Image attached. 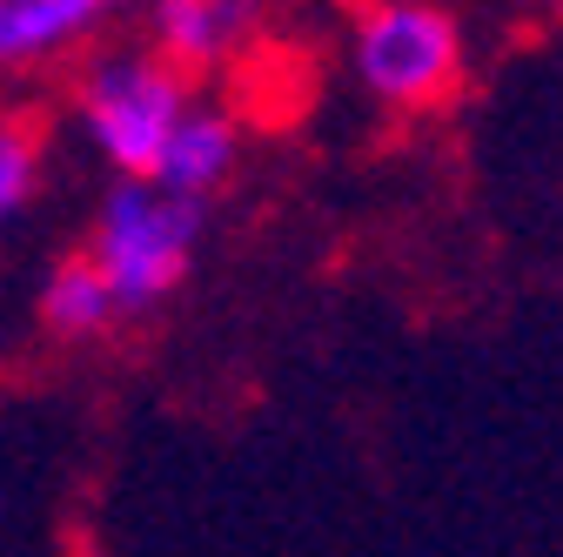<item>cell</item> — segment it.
Returning <instances> with one entry per match:
<instances>
[{
    "instance_id": "52a82bcc",
    "label": "cell",
    "mask_w": 563,
    "mask_h": 557,
    "mask_svg": "<svg viewBox=\"0 0 563 557\" xmlns=\"http://www.w3.org/2000/svg\"><path fill=\"white\" fill-rule=\"evenodd\" d=\"M128 323V309L114 303V290L101 283V269L75 249L67 262H54V275L41 283V329L67 350H88V342L114 336Z\"/></svg>"
},
{
    "instance_id": "3957f363",
    "label": "cell",
    "mask_w": 563,
    "mask_h": 557,
    "mask_svg": "<svg viewBox=\"0 0 563 557\" xmlns=\"http://www.w3.org/2000/svg\"><path fill=\"white\" fill-rule=\"evenodd\" d=\"M349 75L383 114H437L470 75V28L450 0H363Z\"/></svg>"
},
{
    "instance_id": "8992f818",
    "label": "cell",
    "mask_w": 563,
    "mask_h": 557,
    "mask_svg": "<svg viewBox=\"0 0 563 557\" xmlns=\"http://www.w3.org/2000/svg\"><path fill=\"white\" fill-rule=\"evenodd\" d=\"M235 168H242V121H235V108L216 101V95H195L188 114L168 134L162 162H155V182L208 201V195H222L235 182Z\"/></svg>"
},
{
    "instance_id": "5b68a950",
    "label": "cell",
    "mask_w": 563,
    "mask_h": 557,
    "mask_svg": "<svg viewBox=\"0 0 563 557\" xmlns=\"http://www.w3.org/2000/svg\"><path fill=\"white\" fill-rule=\"evenodd\" d=\"M141 8L148 0H0V81H27L41 67L75 61Z\"/></svg>"
},
{
    "instance_id": "7a4b0ae2",
    "label": "cell",
    "mask_w": 563,
    "mask_h": 557,
    "mask_svg": "<svg viewBox=\"0 0 563 557\" xmlns=\"http://www.w3.org/2000/svg\"><path fill=\"white\" fill-rule=\"evenodd\" d=\"M201 236H208V201H195L155 175H128L101 195L81 255L101 269V283L114 290V303L128 316H148L195 275Z\"/></svg>"
},
{
    "instance_id": "ba28073f",
    "label": "cell",
    "mask_w": 563,
    "mask_h": 557,
    "mask_svg": "<svg viewBox=\"0 0 563 557\" xmlns=\"http://www.w3.org/2000/svg\"><path fill=\"white\" fill-rule=\"evenodd\" d=\"M47 175V134L21 101H0V222H14L41 195Z\"/></svg>"
},
{
    "instance_id": "277c9868",
    "label": "cell",
    "mask_w": 563,
    "mask_h": 557,
    "mask_svg": "<svg viewBox=\"0 0 563 557\" xmlns=\"http://www.w3.org/2000/svg\"><path fill=\"white\" fill-rule=\"evenodd\" d=\"M141 14H148V47L201 88L208 75H229L255 54L275 0H148Z\"/></svg>"
},
{
    "instance_id": "6da1fadb",
    "label": "cell",
    "mask_w": 563,
    "mask_h": 557,
    "mask_svg": "<svg viewBox=\"0 0 563 557\" xmlns=\"http://www.w3.org/2000/svg\"><path fill=\"white\" fill-rule=\"evenodd\" d=\"M195 95L201 88L181 67H168L148 41H121V47H95L81 61L67 108H75V134L88 142V155L114 182H128V175H155L168 134Z\"/></svg>"
},
{
    "instance_id": "9c48e42d",
    "label": "cell",
    "mask_w": 563,
    "mask_h": 557,
    "mask_svg": "<svg viewBox=\"0 0 563 557\" xmlns=\"http://www.w3.org/2000/svg\"><path fill=\"white\" fill-rule=\"evenodd\" d=\"M550 14H556V21H563V0H550Z\"/></svg>"
}]
</instances>
